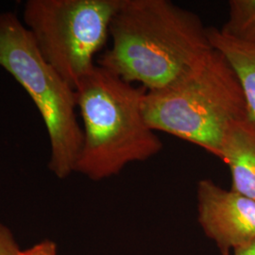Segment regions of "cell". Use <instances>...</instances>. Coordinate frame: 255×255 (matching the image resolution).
<instances>
[{
    "mask_svg": "<svg viewBox=\"0 0 255 255\" xmlns=\"http://www.w3.org/2000/svg\"><path fill=\"white\" fill-rule=\"evenodd\" d=\"M75 90L82 121V149L75 172L99 182L162 151V140L145 119V88L97 64Z\"/></svg>",
    "mask_w": 255,
    "mask_h": 255,
    "instance_id": "7a4b0ae2",
    "label": "cell"
},
{
    "mask_svg": "<svg viewBox=\"0 0 255 255\" xmlns=\"http://www.w3.org/2000/svg\"><path fill=\"white\" fill-rule=\"evenodd\" d=\"M210 43L235 69L246 100L249 118L255 122V45L237 41L219 28L208 27Z\"/></svg>",
    "mask_w": 255,
    "mask_h": 255,
    "instance_id": "ba28073f",
    "label": "cell"
},
{
    "mask_svg": "<svg viewBox=\"0 0 255 255\" xmlns=\"http://www.w3.org/2000/svg\"><path fill=\"white\" fill-rule=\"evenodd\" d=\"M22 255H57V248L54 242L45 240L23 251Z\"/></svg>",
    "mask_w": 255,
    "mask_h": 255,
    "instance_id": "8fae6325",
    "label": "cell"
},
{
    "mask_svg": "<svg viewBox=\"0 0 255 255\" xmlns=\"http://www.w3.org/2000/svg\"><path fill=\"white\" fill-rule=\"evenodd\" d=\"M120 0H27L23 24L39 52L74 89L110 37Z\"/></svg>",
    "mask_w": 255,
    "mask_h": 255,
    "instance_id": "5b68a950",
    "label": "cell"
},
{
    "mask_svg": "<svg viewBox=\"0 0 255 255\" xmlns=\"http://www.w3.org/2000/svg\"><path fill=\"white\" fill-rule=\"evenodd\" d=\"M219 159L228 166L232 186L255 201V122L239 119L229 126L222 139Z\"/></svg>",
    "mask_w": 255,
    "mask_h": 255,
    "instance_id": "52a82bcc",
    "label": "cell"
},
{
    "mask_svg": "<svg viewBox=\"0 0 255 255\" xmlns=\"http://www.w3.org/2000/svg\"><path fill=\"white\" fill-rule=\"evenodd\" d=\"M22 252L9 229L0 224V255H22Z\"/></svg>",
    "mask_w": 255,
    "mask_h": 255,
    "instance_id": "30bf717a",
    "label": "cell"
},
{
    "mask_svg": "<svg viewBox=\"0 0 255 255\" xmlns=\"http://www.w3.org/2000/svg\"><path fill=\"white\" fill-rule=\"evenodd\" d=\"M228 18L220 31L247 44L255 45V0H230Z\"/></svg>",
    "mask_w": 255,
    "mask_h": 255,
    "instance_id": "9c48e42d",
    "label": "cell"
},
{
    "mask_svg": "<svg viewBox=\"0 0 255 255\" xmlns=\"http://www.w3.org/2000/svg\"><path fill=\"white\" fill-rule=\"evenodd\" d=\"M110 37L98 65L146 91L170 84L214 49L200 16L169 0H120Z\"/></svg>",
    "mask_w": 255,
    "mask_h": 255,
    "instance_id": "6da1fadb",
    "label": "cell"
},
{
    "mask_svg": "<svg viewBox=\"0 0 255 255\" xmlns=\"http://www.w3.org/2000/svg\"><path fill=\"white\" fill-rule=\"evenodd\" d=\"M233 255H255V240L234 252Z\"/></svg>",
    "mask_w": 255,
    "mask_h": 255,
    "instance_id": "7c38bea8",
    "label": "cell"
},
{
    "mask_svg": "<svg viewBox=\"0 0 255 255\" xmlns=\"http://www.w3.org/2000/svg\"><path fill=\"white\" fill-rule=\"evenodd\" d=\"M143 110L156 132L178 137L218 158L229 126L249 118L237 73L215 48L170 84L146 91Z\"/></svg>",
    "mask_w": 255,
    "mask_h": 255,
    "instance_id": "3957f363",
    "label": "cell"
},
{
    "mask_svg": "<svg viewBox=\"0 0 255 255\" xmlns=\"http://www.w3.org/2000/svg\"><path fill=\"white\" fill-rule=\"evenodd\" d=\"M198 221L221 255L255 240V201L227 190L210 179L197 184Z\"/></svg>",
    "mask_w": 255,
    "mask_h": 255,
    "instance_id": "8992f818",
    "label": "cell"
},
{
    "mask_svg": "<svg viewBox=\"0 0 255 255\" xmlns=\"http://www.w3.org/2000/svg\"><path fill=\"white\" fill-rule=\"evenodd\" d=\"M0 66L25 89L39 111L49 139L48 167L59 179L75 172L82 146L76 90L39 52L14 12L0 13Z\"/></svg>",
    "mask_w": 255,
    "mask_h": 255,
    "instance_id": "277c9868",
    "label": "cell"
}]
</instances>
